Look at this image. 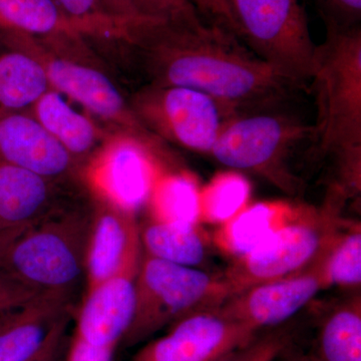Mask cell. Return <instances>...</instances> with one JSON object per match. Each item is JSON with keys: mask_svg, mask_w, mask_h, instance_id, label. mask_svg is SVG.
Segmentation results:
<instances>
[{"mask_svg": "<svg viewBox=\"0 0 361 361\" xmlns=\"http://www.w3.org/2000/svg\"><path fill=\"white\" fill-rule=\"evenodd\" d=\"M58 360V357H56V360H52V361H58V360Z\"/></svg>", "mask_w": 361, "mask_h": 361, "instance_id": "74e56055", "label": "cell"}, {"mask_svg": "<svg viewBox=\"0 0 361 361\" xmlns=\"http://www.w3.org/2000/svg\"><path fill=\"white\" fill-rule=\"evenodd\" d=\"M313 361H361V302L355 296L323 320Z\"/></svg>", "mask_w": 361, "mask_h": 361, "instance_id": "603a6c76", "label": "cell"}, {"mask_svg": "<svg viewBox=\"0 0 361 361\" xmlns=\"http://www.w3.org/2000/svg\"><path fill=\"white\" fill-rule=\"evenodd\" d=\"M325 25H360L361 0H314Z\"/></svg>", "mask_w": 361, "mask_h": 361, "instance_id": "f546056e", "label": "cell"}, {"mask_svg": "<svg viewBox=\"0 0 361 361\" xmlns=\"http://www.w3.org/2000/svg\"><path fill=\"white\" fill-rule=\"evenodd\" d=\"M220 307L173 323L167 334L149 342L132 361H216L255 341L257 331L224 314Z\"/></svg>", "mask_w": 361, "mask_h": 361, "instance_id": "8fae6325", "label": "cell"}, {"mask_svg": "<svg viewBox=\"0 0 361 361\" xmlns=\"http://www.w3.org/2000/svg\"><path fill=\"white\" fill-rule=\"evenodd\" d=\"M235 35L294 87L310 84L316 45L304 0H224Z\"/></svg>", "mask_w": 361, "mask_h": 361, "instance_id": "5b68a950", "label": "cell"}, {"mask_svg": "<svg viewBox=\"0 0 361 361\" xmlns=\"http://www.w3.org/2000/svg\"><path fill=\"white\" fill-rule=\"evenodd\" d=\"M290 214L291 209L280 202H262L245 207L226 222L223 243L238 258L245 256L260 245Z\"/></svg>", "mask_w": 361, "mask_h": 361, "instance_id": "cb8c5ba5", "label": "cell"}, {"mask_svg": "<svg viewBox=\"0 0 361 361\" xmlns=\"http://www.w3.org/2000/svg\"><path fill=\"white\" fill-rule=\"evenodd\" d=\"M65 185L0 163V233L30 227L73 202Z\"/></svg>", "mask_w": 361, "mask_h": 361, "instance_id": "e0dca14e", "label": "cell"}, {"mask_svg": "<svg viewBox=\"0 0 361 361\" xmlns=\"http://www.w3.org/2000/svg\"><path fill=\"white\" fill-rule=\"evenodd\" d=\"M161 141L153 135L114 133L82 170L92 196L137 215L165 172Z\"/></svg>", "mask_w": 361, "mask_h": 361, "instance_id": "30bf717a", "label": "cell"}, {"mask_svg": "<svg viewBox=\"0 0 361 361\" xmlns=\"http://www.w3.org/2000/svg\"><path fill=\"white\" fill-rule=\"evenodd\" d=\"M71 300L40 294L0 313V361H32L68 325Z\"/></svg>", "mask_w": 361, "mask_h": 361, "instance_id": "9a60e30c", "label": "cell"}, {"mask_svg": "<svg viewBox=\"0 0 361 361\" xmlns=\"http://www.w3.org/2000/svg\"><path fill=\"white\" fill-rule=\"evenodd\" d=\"M0 40L35 56L44 66L51 89L115 128V133L153 135L137 120L113 80L96 66L13 30L0 28Z\"/></svg>", "mask_w": 361, "mask_h": 361, "instance_id": "9c48e42d", "label": "cell"}, {"mask_svg": "<svg viewBox=\"0 0 361 361\" xmlns=\"http://www.w3.org/2000/svg\"><path fill=\"white\" fill-rule=\"evenodd\" d=\"M287 338L280 334H270L255 339L245 348L238 349L216 361H275L284 353Z\"/></svg>", "mask_w": 361, "mask_h": 361, "instance_id": "f1b7e54d", "label": "cell"}, {"mask_svg": "<svg viewBox=\"0 0 361 361\" xmlns=\"http://www.w3.org/2000/svg\"><path fill=\"white\" fill-rule=\"evenodd\" d=\"M142 251L151 257L196 267L204 262L206 246L196 226L161 222L148 218L140 225Z\"/></svg>", "mask_w": 361, "mask_h": 361, "instance_id": "44dd1931", "label": "cell"}, {"mask_svg": "<svg viewBox=\"0 0 361 361\" xmlns=\"http://www.w3.org/2000/svg\"><path fill=\"white\" fill-rule=\"evenodd\" d=\"M66 326H63V329L59 330L47 346L44 348V350L39 353V355L35 356L32 361H52L58 357L59 349L61 348V343H63V336H65Z\"/></svg>", "mask_w": 361, "mask_h": 361, "instance_id": "e575fe53", "label": "cell"}, {"mask_svg": "<svg viewBox=\"0 0 361 361\" xmlns=\"http://www.w3.org/2000/svg\"><path fill=\"white\" fill-rule=\"evenodd\" d=\"M135 280L113 278L87 290L73 336L90 345L116 350L134 317Z\"/></svg>", "mask_w": 361, "mask_h": 361, "instance_id": "2e32d148", "label": "cell"}, {"mask_svg": "<svg viewBox=\"0 0 361 361\" xmlns=\"http://www.w3.org/2000/svg\"><path fill=\"white\" fill-rule=\"evenodd\" d=\"M310 78L315 97L312 142L336 161L343 193L360 191L361 27L325 25Z\"/></svg>", "mask_w": 361, "mask_h": 361, "instance_id": "7a4b0ae2", "label": "cell"}, {"mask_svg": "<svg viewBox=\"0 0 361 361\" xmlns=\"http://www.w3.org/2000/svg\"><path fill=\"white\" fill-rule=\"evenodd\" d=\"M37 295L40 294L0 269V313L25 305Z\"/></svg>", "mask_w": 361, "mask_h": 361, "instance_id": "4dcf8cb0", "label": "cell"}, {"mask_svg": "<svg viewBox=\"0 0 361 361\" xmlns=\"http://www.w3.org/2000/svg\"><path fill=\"white\" fill-rule=\"evenodd\" d=\"M116 350L90 345L73 336L66 361H113Z\"/></svg>", "mask_w": 361, "mask_h": 361, "instance_id": "d6a6232c", "label": "cell"}, {"mask_svg": "<svg viewBox=\"0 0 361 361\" xmlns=\"http://www.w3.org/2000/svg\"><path fill=\"white\" fill-rule=\"evenodd\" d=\"M322 272L327 288L357 287L361 283V231L355 227L339 234L322 260Z\"/></svg>", "mask_w": 361, "mask_h": 361, "instance_id": "4316f807", "label": "cell"}, {"mask_svg": "<svg viewBox=\"0 0 361 361\" xmlns=\"http://www.w3.org/2000/svg\"><path fill=\"white\" fill-rule=\"evenodd\" d=\"M49 89L39 59L0 40V109L28 111Z\"/></svg>", "mask_w": 361, "mask_h": 361, "instance_id": "d6986e66", "label": "cell"}, {"mask_svg": "<svg viewBox=\"0 0 361 361\" xmlns=\"http://www.w3.org/2000/svg\"><path fill=\"white\" fill-rule=\"evenodd\" d=\"M61 13L78 35L87 40L116 42L126 44L125 28L104 9L102 0H54Z\"/></svg>", "mask_w": 361, "mask_h": 361, "instance_id": "484cf974", "label": "cell"}, {"mask_svg": "<svg viewBox=\"0 0 361 361\" xmlns=\"http://www.w3.org/2000/svg\"><path fill=\"white\" fill-rule=\"evenodd\" d=\"M130 2L135 14L144 21L190 27H198L207 23L189 0H130Z\"/></svg>", "mask_w": 361, "mask_h": 361, "instance_id": "83f0119b", "label": "cell"}, {"mask_svg": "<svg viewBox=\"0 0 361 361\" xmlns=\"http://www.w3.org/2000/svg\"><path fill=\"white\" fill-rule=\"evenodd\" d=\"M0 163L68 184L82 171L30 111L0 109Z\"/></svg>", "mask_w": 361, "mask_h": 361, "instance_id": "5bb4252c", "label": "cell"}, {"mask_svg": "<svg viewBox=\"0 0 361 361\" xmlns=\"http://www.w3.org/2000/svg\"><path fill=\"white\" fill-rule=\"evenodd\" d=\"M322 260L298 274L252 286L228 299L220 310L255 331L283 323L327 288Z\"/></svg>", "mask_w": 361, "mask_h": 361, "instance_id": "4fadbf2b", "label": "cell"}, {"mask_svg": "<svg viewBox=\"0 0 361 361\" xmlns=\"http://www.w3.org/2000/svg\"><path fill=\"white\" fill-rule=\"evenodd\" d=\"M92 205L71 202L25 228L0 269L39 294L71 300L85 277Z\"/></svg>", "mask_w": 361, "mask_h": 361, "instance_id": "3957f363", "label": "cell"}, {"mask_svg": "<svg viewBox=\"0 0 361 361\" xmlns=\"http://www.w3.org/2000/svg\"><path fill=\"white\" fill-rule=\"evenodd\" d=\"M334 207L306 209L298 218L278 227L250 253L237 259L226 273L233 296L255 285L308 270L329 253L341 221Z\"/></svg>", "mask_w": 361, "mask_h": 361, "instance_id": "52a82bcc", "label": "cell"}, {"mask_svg": "<svg viewBox=\"0 0 361 361\" xmlns=\"http://www.w3.org/2000/svg\"><path fill=\"white\" fill-rule=\"evenodd\" d=\"M288 361H313L311 357H304V356H296V357H291Z\"/></svg>", "mask_w": 361, "mask_h": 361, "instance_id": "8d00e7d4", "label": "cell"}, {"mask_svg": "<svg viewBox=\"0 0 361 361\" xmlns=\"http://www.w3.org/2000/svg\"><path fill=\"white\" fill-rule=\"evenodd\" d=\"M135 312L123 339L134 346L165 326L199 311L220 307L233 297L225 276L142 254L135 280Z\"/></svg>", "mask_w": 361, "mask_h": 361, "instance_id": "277c9868", "label": "cell"}, {"mask_svg": "<svg viewBox=\"0 0 361 361\" xmlns=\"http://www.w3.org/2000/svg\"><path fill=\"white\" fill-rule=\"evenodd\" d=\"M28 111L68 151L80 171L111 135L99 129L90 116L75 110L54 89L47 90Z\"/></svg>", "mask_w": 361, "mask_h": 361, "instance_id": "ac0fdd59", "label": "cell"}, {"mask_svg": "<svg viewBox=\"0 0 361 361\" xmlns=\"http://www.w3.org/2000/svg\"><path fill=\"white\" fill-rule=\"evenodd\" d=\"M102 4L108 16L125 28L127 33L130 27L144 21L135 14L130 0H102Z\"/></svg>", "mask_w": 361, "mask_h": 361, "instance_id": "836d02e7", "label": "cell"}, {"mask_svg": "<svg viewBox=\"0 0 361 361\" xmlns=\"http://www.w3.org/2000/svg\"><path fill=\"white\" fill-rule=\"evenodd\" d=\"M0 28L44 40L82 39L54 0H0Z\"/></svg>", "mask_w": 361, "mask_h": 361, "instance_id": "ffe728a7", "label": "cell"}, {"mask_svg": "<svg viewBox=\"0 0 361 361\" xmlns=\"http://www.w3.org/2000/svg\"><path fill=\"white\" fill-rule=\"evenodd\" d=\"M130 104L145 129L160 141L205 155L233 116L243 111L201 90L154 84L140 90Z\"/></svg>", "mask_w": 361, "mask_h": 361, "instance_id": "ba28073f", "label": "cell"}, {"mask_svg": "<svg viewBox=\"0 0 361 361\" xmlns=\"http://www.w3.org/2000/svg\"><path fill=\"white\" fill-rule=\"evenodd\" d=\"M25 229V228H20V229L0 233V260L4 257V253H6L8 247L11 246V244L13 243L14 240L18 238V235Z\"/></svg>", "mask_w": 361, "mask_h": 361, "instance_id": "d590c367", "label": "cell"}, {"mask_svg": "<svg viewBox=\"0 0 361 361\" xmlns=\"http://www.w3.org/2000/svg\"><path fill=\"white\" fill-rule=\"evenodd\" d=\"M149 84L201 90L243 110L278 101L293 85L219 26L142 21L129 33Z\"/></svg>", "mask_w": 361, "mask_h": 361, "instance_id": "6da1fadb", "label": "cell"}, {"mask_svg": "<svg viewBox=\"0 0 361 361\" xmlns=\"http://www.w3.org/2000/svg\"><path fill=\"white\" fill-rule=\"evenodd\" d=\"M312 125L277 111H243L233 116L210 155L221 165L255 173L292 194L298 180L288 168L291 152L312 141Z\"/></svg>", "mask_w": 361, "mask_h": 361, "instance_id": "8992f818", "label": "cell"}, {"mask_svg": "<svg viewBox=\"0 0 361 361\" xmlns=\"http://www.w3.org/2000/svg\"><path fill=\"white\" fill-rule=\"evenodd\" d=\"M251 195L249 180L240 173L216 175L200 193V219L226 223L241 212Z\"/></svg>", "mask_w": 361, "mask_h": 361, "instance_id": "d4e9b609", "label": "cell"}, {"mask_svg": "<svg viewBox=\"0 0 361 361\" xmlns=\"http://www.w3.org/2000/svg\"><path fill=\"white\" fill-rule=\"evenodd\" d=\"M200 193L193 175L165 171L147 204L149 217L161 222L196 226L200 220Z\"/></svg>", "mask_w": 361, "mask_h": 361, "instance_id": "7402d4cb", "label": "cell"}, {"mask_svg": "<svg viewBox=\"0 0 361 361\" xmlns=\"http://www.w3.org/2000/svg\"><path fill=\"white\" fill-rule=\"evenodd\" d=\"M92 201L85 265L87 290L113 278L137 276L142 257L137 215L99 197L92 196Z\"/></svg>", "mask_w": 361, "mask_h": 361, "instance_id": "7c38bea8", "label": "cell"}, {"mask_svg": "<svg viewBox=\"0 0 361 361\" xmlns=\"http://www.w3.org/2000/svg\"><path fill=\"white\" fill-rule=\"evenodd\" d=\"M208 25L219 26L234 33V25L224 0H189Z\"/></svg>", "mask_w": 361, "mask_h": 361, "instance_id": "1f68e13d", "label": "cell"}]
</instances>
